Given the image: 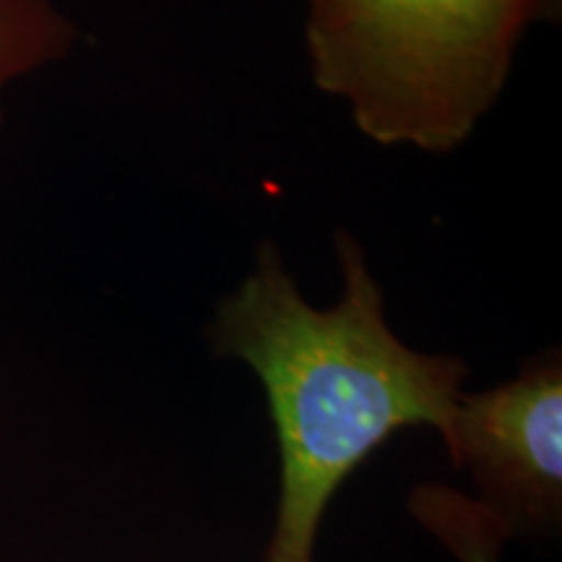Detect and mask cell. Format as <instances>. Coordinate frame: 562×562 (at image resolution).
<instances>
[{
    "label": "cell",
    "mask_w": 562,
    "mask_h": 562,
    "mask_svg": "<svg viewBox=\"0 0 562 562\" xmlns=\"http://www.w3.org/2000/svg\"><path fill=\"white\" fill-rule=\"evenodd\" d=\"M341 297L315 307L273 243L216 307L211 339L263 383L279 442L281 490L266 562H313L318 526L336 490L391 435L451 422L467 364L422 355L385 321L368 252L336 235Z\"/></svg>",
    "instance_id": "obj_1"
},
{
    "label": "cell",
    "mask_w": 562,
    "mask_h": 562,
    "mask_svg": "<svg viewBox=\"0 0 562 562\" xmlns=\"http://www.w3.org/2000/svg\"><path fill=\"white\" fill-rule=\"evenodd\" d=\"M313 81L383 146L451 151L508 83L552 0H311Z\"/></svg>",
    "instance_id": "obj_2"
},
{
    "label": "cell",
    "mask_w": 562,
    "mask_h": 562,
    "mask_svg": "<svg viewBox=\"0 0 562 562\" xmlns=\"http://www.w3.org/2000/svg\"><path fill=\"white\" fill-rule=\"evenodd\" d=\"M448 456L472 472L492 508L518 521H550L562 503V364L547 351L508 383L459 393Z\"/></svg>",
    "instance_id": "obj_3"
},
{
    "label": "cell",
    "mask_w": 562,
    "mask_h": 562,
    "mask_svg": "<svg viewBox=\"0 0 562 562\" xmlns=\"http://www.w3.org/2000/svg\"><path fill=\"white\" fill-rule=\"evenodd\" d=\"M409 508L461 562H501L503 542L516 529L490 503L438 484L414 492Z\"/></svg>",
    "instance_id": "obj_4"
},
{
    "label": "cell",
    "mask_w": 562,
    "mask_h": 562,
    "mask_svg": "<svg viewBox=\"0 0 562 562\" xmlns=\"http://www.w3.org/2000/svg\"><path fill=\"white\" fill-rule=\"evenodd\" d=\"M76 37L74 21L55 0H0V97L21 76L66 58Z\"/></svg>",
    "instance_id": "obj_5"
},
{
    "label": "cell",
    "mask_w": 562,
    "mask_h": 562,
    "mask_svg": "<svg viewBox=\"0 0 562 562\" xmlns=\"http://www.w3.org/2000/svg\"><path fill=\"white\" fill-rule=\"evenodd\" d=\"M307 3H311V0H307Z\"/></svg>",
    "instance_id": "obj_6"
}]
</instances>
